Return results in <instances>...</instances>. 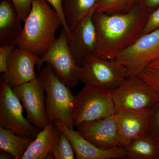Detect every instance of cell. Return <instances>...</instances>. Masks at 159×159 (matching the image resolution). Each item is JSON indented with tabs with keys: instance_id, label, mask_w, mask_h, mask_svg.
<instances>
[{
	"instance_id": "1",
	"label": "cell",
	"mask_w": 159,
	"mask_h": 159,
	"mask_svg": "<svg viewBox=\"0 0 159 159\" xmlns=\"http://www.w3.org/2000/svg\"><path fill=\"white\" fill-rule=\"evenodd\" d=\"M150 12L138 4L125 13L95 12L93 20L97 36L96 54L114 60L140 36Z\"/></svg>"
},
{
	"instance_id": "2",
	"label": "cell",
	"mask_w": 159,
	"mask_h": 159,
	"mask_svg": "<svg viewBox=\"0 0 159 159\" xmlns=\"http://www.w3.org/2000/svg\"><path fill=\"white\" fill-rule=\"evenodd\" d=\"M24 23L15 44L41 57L56 39V31L61 26L60 18L46 0H34Z\"/></svg>"
},
{
	"instance_id": "3",
	"label": "cell",
	"mask_w": 159,
	"mask_h": 159,
	"mask_svg": "<svg viewBox=\"0 0 159 159\" xmlns=\"http://www.w3.org/2000/svg\"><path fill=\"white\" fill-rule=\"evenodd\" d=\"M39 73L45 91L46 113L49 123L58 122L74 129L75 96L70 88L59 79L48 63H45Z\"/></svg>"
},
{
	"instance_id": "4",
	"label": "cell",
	"mask_w": 159,
	"mask_h": 159,
	"mask_svg": "<svg viewBox=\"0 0 159 159\" xmlns=\"http://www.w3.org/2000/svg\"><path fill=\"white\" fill-rule=\"evenodd\" d=\"M129 77L128 71L116 59L89 55L80 66V81L85 86L113 92Z\"/></svg>"
},
{
	"instance_id": "5",
	"label": "cell",
	"mask_w": 159,
	"mask_h": 159,
	"mask_svg": "<svg viewBox=\"0 0 159 159\" xmlns=\"http://www.w3.org/2000/svg\"><path fill=\"white\" fill-rule=\"evenodd\" d=\"M111 93L116 113L150 111L159 102L155 91L139 76L127 77Z\"/></svg>"
},
{
	"instance_id": "6",
	"label": "cell",
	"mask_w": 159,
	"mask_h": 159,
	"mask_svg": "<svg viewBox=\"0 0 159 159\" xmlns=\"http://www.w3.org/2000/svg\"><path fill=\"white\" fill-rule=\"evenodd\" d=\"M116 113L111 92L84 85L75 96L74 127L104 119Z\"/></svg>"
},
{
	"instance_id": "7",
	"label": "cell",
	"mask_w": 159,
	"mask_h": 159,
	"mask_svg": "<svg viewBox=\"0 0 159 159\" xmlns=\"http://www.w3.org/2000/svg\"><path fill=\"white\" fill-rule=\"evenodd\" d=\"M44 63L50 64L56 76L70 88L75 87L80 81V66L71 53L63 29L58 37L40 57L37 65L39 73Z\"/></svg>"
},
{
	"instance_id": "8",
	"label": "cell",
	"mask_w": 159,
	"mask_h": 159,
	"mask_svg": "<svg viewBox=\"0 0 159 159\" xmlns=\"http://www.w3.org/2000/svg\"><path fill=\"white\" fill-rule=\"evenodd\" d=\"M23 106L18 97L2 77L0 84V126L21 136L34 139L39 129L23 115Z\"/></svg>"
},
{
	"instance_id": "9",
	"label": "cell",
	"mask_w": 159,
	"mask_h": 159,
	"mask_svg": "<svg viewBox=\"0 0 159 159\" xmlns=\"http://www.w3.org/2000/svg\"><path fill=\"white\" fill-rule=\"evenodd\" d=\"M159 58V29L142 34L117 56L129 77L138 76L151 61Z\"/></svg>"
},
{
	"instance_id": "10",
	"label": "cell",
	"mask_w": 159,
	"mask_h": 159,
	"mask_svg": "<svg viewBox=\"0 0 159 159\" xmlns=\"http://www.w3.org/2000/svg\"><path fill=\"white\" fill-rule=\"evenodd\" d=\"M13 90L26 111L28 121L40 130L44 128L49 124L46 113L45 91L38 76Z\"/></svg>"
},
{
	"instance_id": "11",
	"label": "cell",
	"mask_w": 159,
	"mask_h": 159,
	"mask_svg": "<svg viewBox=\"0 0 159 159\" xmlns=\"http://www.w3.org/2000/svg\"><path fill=\"white\" fill-rule=\"evenodd\" d=\"M84 138L99 148L108 149L122 147L116 113L109 116L77 126Z\"/></svg>"
},
{
	"instance_id": "12",
	"label": "cell",
	"mask_w": 159,
	"mask_h": 159,
	"mask_svg": "<svg viewBox=\"0 0 159 159\" xmlns=\"http://www.w3.org/2000/svg\"><path fill=\"white\" fill-rule=\"evenodd\" d=\"M95 11L91 12L70 29L69 47L79 66L86 57L96 54L97 51V33L93 20Z\"/></svg>"
},
{
	"instance_id": "13",
	"label": "cell",
	"mask_w": 159,
	"mask_h": 159,
	"mask_svg": "<svg viewBox=\"0 0 159 159\" xmlns=\"http://www.w3.org/2000/svg\"><path fill=\"white\" fill-rule=\"evenodd\" d=\"M40 59V57L16 46L8 59L7 74H3L2 77L12 89L36 79L35 67Z\"/></svg>"
},
{
	"instance_id": "14",
	"label": "cell",
	"mask_w": 159,
	"mask_h": 159,
	"mask_svg": "<svg viewBox=\"0 0 159 159\" xmlns=\"http://www.w3.org/2000/svg\"><path fill=\"white\" fill-rule=\"evenodd\" d=\"M68 139L74 148L77 159H119L126 158L124 147L105 149L99 148L74 129L56 122L54 123Z\"/></svg>"
},
{
	"instance_id": "15",
	"label": "cell",
	"mask_w": 159,
	"mask_h": 159,
	"mask_svg": "<svg viewBox=\"0 0 159 159\" xmlns=\"http://www.w3.org/2000/svg\"><path fill=\"white\" fill-rule=\"evenodd\" d=\"M61 134L54 123H49L39 131L21 159H54L52 151Z\"/></svg>"
},
{
	"instance_id": "16",
	"label": "cell",
	"mask_w": 159,
	"mask_h": 159,
	"mask_svg": "<svg viewBox=\"0 0 159 159\" xmlns=\"http://www.w3.org/2000/svg\"><path fill=\"white\" fill-rule=\"evenodd\" d=\"M150 111L116 113L122 147L133 139L146 134Z\"/></svg>"
},
{
	"instance_id": "17",
	"label": "cell",
	"mask_w": 159,
	"mask_h": 159,
	"mask_svg": "<svg viewBox=\"0 0 159 159\" xmlns=\"http://www.w3.org/2000/svg\"><path fill=\"white\" fill-rule=\"evenodd\" d=\"M22 22L11 0L0 3V44H15L22 31Z\"/></svg>"
},
{
	"instance_id": "18",
	"label": "cell",
	"mask_w": 159,
	"mask_h": 159,
	"mask_svg": "<svg viewBox=\"0 0 159 159\" xmlns=\"http://www.w3.org/2000/svg\"><path fill=\"white\" fill-rule=\"evenodd\" d=\"M124 148L128 159H159V144L146 135L133 139Z\"/></svg>"
},
{
	"instance_id": "19",
	"label": "cell",
	"mask_w": 159,
	"mask_h": 159,
	"mask_svg": "<svg viewBox=\"0 0 159 159\" xmlns=\"http://www.w3.org/2000/svg\"><path fill=\"white\" fill-rule=\"evenodd\" d=\"M34 139L18 135L12 131L0 126V149L10 154L13 158L21 159Z\"/></svg>"
},
{
	"instance_id": "20",
	"label": "cell",
	"mask_w": 159,
	"mask_h": 159,
	"mask_svg": "<svg viewBox=\"0 0 159 159\" xmlns=\"http://www.w3.org/2000/svg\"><path fill=\"white\" fill-rule=\"evenodd\" d=\"M99 0H63V7L70 30L92 11H96Z\"/></svg>"
},
{
	"instance_id": "21",
	"label": "cell",
	"mask_w": 159,
	"mask_h": 159,
	"mask_svg": "<svg viewBox=\"0 0 159 159\" xmlns=\"http://www.w3.org/2000/svg\"><path fill=\"white\" fill-rule=\"evenodd\" d=\"M138 0H99L96 12L109 14L125 13L129 11Z\"/></svg>"
},
{
	"instance_id": "22",
	"label": "cell",
	"mask_w": 159,
	"mask_h": 159,
	"mask_svg": "<svg viewBox=\"0 0 159 159\" xmlns=\"http://www.w3.org/2000/svg\"><path fill=\"white\" fill-rule=\"evenodd\" d=\"M138 76L152 88L159 98V58L148 64Z\"/></svg>"
},
{
	"instance_id": "23",
	"label": "cell",
	"mask_w": 159,
	"mask_h": 159,
	"mask_svg": "<svg viewBox=\"0 0 159 159\" xmlns=\"http://www.w3.org/2000/svg\"><path fill=\"white\" fill-rule=\"evenodd\" d=\"M55 159H74L75 154L70 142L65 135L61 132L59 141L52 151Z\"/></svg>"
},
{
	"instance_id": "24",
	"label": "cell",
	"mask_w": 159,
	"mask_h": 159,
	"mask_svg": "<svg viewBox=\"0 0 159 159\" xmlns=\"http://www.w3.org/2000/svg\"><path fill=\"white\" fill-rule=\"evenodd\" d=\"M145 135L159 145V102L149 113Z\"/></svg>"
},
{
	"instance_id": "25",
	"label": "cell",
	"mask_w": 159,
	"mask_h": 159,
	"mask_svg": "<svg viewBox=\"0 0 159 159\" xmlns=\"http://www.w3.org/2000/svg\"><path fill=\"white\" fill-rule=\"evenodd\" d=\"M59 16L61 22V27L64 30L68 39L70 36V30L66 20L63 7V0H46Z\"/></svg>"
},
{
	"instance_id": "26",
	"label": "cell",
	"mask_w": 159,
	"mask_h": 159,
	"mask_svg": "<svg viewBox=\"0 0 159 159\" xmlns=\"http://www.w3.org/2000/svg\"><path fill=\"white\" fill-rule=\"evenodd\" d=\"M22 22L30 13L34 0H11Z\"/></svg>"
},
{
	"instance_id": "27",
	"label": "cell",
	"mask_w": 159,
	"mask_h": 159,
	"mask_svg": "<svg viewBox=\"0 0 159 159\" xmlns=\"http://www.w3.org/2000/svg\"><path fill=\"white\" fill-rule=\"evenodd\" d=\"M159 29V6L149 14L141 33V36L142 34Z\"/></svg>"
},
{
	"instance_id": "28",
	"label": "cell",
	"mask_w": 159,
	"mask_h": 159,
	"mask_svg": "<svg viewBox=\"0 0 159 159\" xmlns=\"http://www.w3.org/2000/svg\"><path fill=\"white\" fill-rule=\"evenodd\" d=\"M16 45L7 44L0 47V73L6 74L7 73V64L9 56Z\"/></svg>"
},
{
	"instance_id": "29",
	"label": "cell",
	"mask_w": 159,
	"mask_h": 159,
	"mask_svg": "<svg viewBox=\"0 0 159 159\" xmlns=\"http://www.w3.org/2000/svg\"><path fill=\"white\" fill-rule=\"evenodd\" d=\"M136 3L151 13L159 6V0H138Z\"/></svg>"
},
{
	"instance_id": "30",
	"label": "cell",
	"mask_w": 159,
	"mask_h": 159,
	"mask_svg": "<svg viewBox=\"0 0 159 159\" xmlns=\"http://www.w3.org/2000/svg\"><path fill=\"white\" fill-rule=\"evenodd\" d=\"M1 154H0V159H11L13 158V157L10 154L3 151L1 150Z\"/></svg>"
}]
</instances>
